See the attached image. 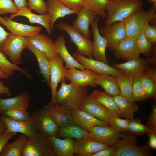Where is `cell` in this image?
Returning a JSON list of instances; mask_svg holds the SVG:
<instances>
[{
	"label": "cell",
	"mask_w": 156,
	"mask_h": 156,
	"mask_svg": "<svg viewBox=\"0 0 156 156\" xmlns=\"http://www.w3.org/2000/svg\"><path fill=\"white\" fill-rule=\"evenodd\" d=\"M23 108H16L9 109L3 111L8 117L18 121L31 120L32 118L27 111Z\"/></svg>",
	"instance_id": "obj_42"
},
{
	"label": "cell",
	"mask_w": 156,
	"mask_h": 156,
	"mask_svg": "<svg viewBox=\"0 0 156 156\" xmlns=\"http://www.w3.org/2000/svg\"><path fill=\"white\" fill-rule=\"evenodd\" d=\"M1 94H0V96H1Z\"/></svg>",
	"instance_id": "obj_62"
},
{
	"label": "cell",
	"mask_w": 156,
	"mask_h": 156,
	"mask_svg": "<svg viewBox=\"0 0 156 156\" xmlns=\"http://www.w3.org/2000/svg\"><path fill=\"white\" fill-rule=\"evenodd\" d=\"M80 109L88 113L98 119L107 122L111 125L113 115L107 109L92 99L88 94Z\"/></svg>",
	"instance_id": "obj_17"
},
{
	"label": "cell",
	"mask_w": 156,
	"mask_h": 156,
	"mask_svg": "<svg viewBox=\"0 0 156 156\" xmlns=\"http://www.w3.org/2000/svg\"><path fill=\"white\" fill-rule=\"evenodd\" d=\"M25 48L31 52L36 56L41 73L43 76L47 84L50 87V62L45 53L37 48L29 42Z\"/></svg>",
	"instance_id": "obj_32"
},
{
	"label": "cell",
	"mask_w": 156,
	"mask_h": 156,
	"mask_svg": "<svg viewBox=\"0 0 156 156\" xmlns=\"http://www.w3.org/2000/svg\"><path fill=\"white\" fill-rule=\"evenodd\" d=\"M149 140L147 142V146L150 150H155L156 149V131L152 130L146 133Z\"/></svg>",
	"instance_id": "obj_51"
},
{
	"label": "cell",
	"mask_w": 156,
	"mask_h": 156,
	"mask_svg": "<svg viewBox=\"0 0 156 156\" xmlns=\"http://www.w3.org/2000/svg\"><path fill=\"white\" fill-rule=\"evenodd\" d=\"M96 85L100 86L107 94L112 96L120 94V90L116 77L106 74H99L94 80Z\"/></svg>",
	"instance_id": "obj_30"
},
{
	"label": "cell",
	"mask_w": 156,
	"mask_h": 156,
	"mask_svg": "<svg viewBox=\"0 0 156 156\" xmlns=\"http://www.w3.org/2000/svg\"><path fill=\"white\" fill-rule=\"evenodd\" d=\"M107 41V47L113 51L120 42L125 38L126 32L123 20L112 23L99 29Z\"/></svg>",
	"instance_id": "obj_10"
},
{
	"label": "cell",
	"mask_w": 156,
	"mask_h": 156,
	"mask_svg": "<svg viewBox=\"0 0 156 156\" xmlns=\"http://www.w3.org/2000/svg\"><path fill=\"white\" fill-rule=\"evenodd\" d=\"M62 31L66 32L70 37L71 42L76 46V50L80 54L88 58H92V41L82 35L72 25L60 21L56 25Z\"/></svg>",
	"instance_id": "obj_9"
},
{
	"label": "cell",
	"mask_w": 156,
	"mask_h": 156,
	"mask_svg": "<svg viewBox=\"0 0 156 156\" xmlns=\"http://www.w3.org/2000/svg\"><path fill=\"white\" fill-rule=\"evenodd\" d=\"M89 134V132L75 124L66 127H59L58 135L78 140L88 137Z\"/></svg>",
	"instance_id": "obj_36"
},
{
	"label": "cell",
	"mask_w": 156,
	"mask_h": 156,
	"mask_svg": "<svg viewBox=\"0 0 156 156\" xmlns=\"http://www.w3.org/2000/svg\"><path fill=\"white\" fill-rule=\"evenodd\" d=\"M14 3L18 10L28 8L27 0H14Z\"/></svg>",
	"instance_id": "obj_54"
},
{
	"label": "cell",
	"mask_w": 156,
	"mask_h": 156,
	"mask_svg": "<svg viewBox=\"0 0 156 156\" xmlns=\"http://www.w3.org/2000/svg\"><path fill=\"white\" fill-rule=\"evenodd\" d=\"M156 11V8L153 6L147 10L141 8L124 19L126 37L136 39L149 24Z\"/></svg>",
	"instance_id": "obj_3"
},
{
	"label": "cell",
	"mask_w": 156,
	"mask_h": 156,
	"mask_svg": "<svg viewBox=\"0 0 156 156\" xmlns=\"http://www.w3.org/2000/svg\"><path fill=\"white\" fill-rule=\"evenodd\" d=\"M18 10L12 0H0V16L7 13H15Z\"/></svg>",
	"instance_id": "obj_46"
},
{
	"label": "cell",
	"mask_w": 156,
	"mask_h": 156,
	"mask_svg": "<svg viewBox=\"0 0 156 156\" xmlns=\"http://www.w3.org/2000/svg\"><path fill=\"white\" fill-rule=\"evenodd\" d=\"M18 16H23L27 18L29 22L31 24L36 23L42 25L45 28L49 34H51L52 30L50 26V18L47 14H35L31 12V10L28 8H26L18 10L16 13L12 14L9 18L12 20Z\"/></svg>",
	"instance_id": "obj_27"
},
{
	"label": "cell",
	"mask_w": 156,
	"mask_h": 156,
	"mask_svg": "<svg viewBox=\"0 0 156 156\" xmlns=\"http://www.w3.org/2000/svg\"><path fill=\"white\" fill-rule=\"evenodd\" d=\"M144 75L156 81V67L153 65L149 66L146 70Z\"/></svg>",
	"instance_id": "obj_53"
},
{
	"label": "cell",
	"mask_w": 156,
	"mask_h": 156,
	"mask_svg": "<svg viewBox=\"0 0 156 156\" xmlns=\"http://www.w3.org/2000/svg\"><path fill=\"white\" fill-rule=\"evenodd\" d=\"M56 95L57 104L70 110L80 109L88 94V86H78L71 83L61 82Z\"/></svg>",
	"instance_id": "obj_1"
},
{
	"label": "cell",
	"mask_w": 156,
	"mask_h": 156,
	"mask_svg": "<svg viewBox=\"0 0 156 156\" xmlns=\"http://www.w3.org/2000/svg\"><path fill=\"white\" fill-rule=\"evenodd\" d=\"M139 79L141 86L147 98L155 100L156 81L144 75L140 77Z\"/></svg>",
	"instance_id": "obj_40"
},
{
	"label": "cell",
	"mask_w": 156,
	"mask_h": 156,
	"mask_svg": "<svg viewBox=\"0 0 156 156\" xmlns=\"http://www.w3.org/2000/svg\"><path fill=\"white\" fill-rule=\"evenodd\" d=\"M10 34V32L6 31L0 25V48L4 40Z\"/></svg>",
	"instance_id": "obj_55"
},
{
	"label": "cell",
	"mask_w": 156,
	"mask_h": 156,
	"mask_svg": "<svg viewBox=\"0 0 156 156\" xmlns=\"http://www.w3.org/2000/svg\"><path fill=\"white\" fill-rule=\"evenodd\" d=\"M151 113L148 118L146 124L151 129L156 131V104L154 102L152 104Z\"/></svg>",
	"instance_id": "obj_48"
},
{
	"label": "cell",
	"mask_w": 156,
	"mask_h": 156,
	"mask_svg": "<svg viewBox=\"0 0 156 156\" xmlns=\"http://www.w3.org/2000/svg\"><path fill=\"white\" fill-rule=\"evenodd\" d=\"M59 127H64L75 124L71 110L57 104L45 106Z\"/></svg>",
	"instance_id": "obj_25"
},
{
	"label": "cell",
	"mask_w": 156,
	"mask_h": 156,
	"mask_svg": "<svg viewBox=\"0 0 156 156\" xmlns=\"http://www.w3.org/2000/svg\"><path fill=\"white\" fill-rule=\"evenodd\" d=\"M70 9L77 13L85 7L83 0H58Z\"/></svg>",
	"instance_id": "obj_47"
},
{
	"label": "cell",
	"mask_w": 156,
	"mask_h": 156,
	"mask_svg": "<svg viewBox=\"0 0 156 156\" xmlns=\"http://www.w3.org/2000/svg\"><path fill=\"white\" fill-rule=\"evenodd\" d=\"M85 7L103 18L106 16L107 0H83Z\"/></svg>",
	"instance_id": "obj_37"
},
{
	"label": "cell",
	"mask_w": 156,
	"mask_h": 156,
	"mask_svg": "<svg viewBox=\"0 0 156 156\" xmlns=\"http://www.w3.org/2000/svg\"><path fill=\"white\" fill-rule=\"evenodd\" d=\"M120 118L113 115L112 122L111 126L120 132H127L130 119L127 118L123 119Z\"/></svg>",
	"instance_id": "obj_45"
},
{
	"label": "cell",
	"mask_w": 156,
	"mask_h": 156,
	"mask_svg": "<svg viewBox=\"0 0 156 156\" xmlns=\"http://www.w3.org/2000/svg\"><path fill=\"white\" fill-rule=\"evenodd\" d=\"M17 133L6 131L0 134V154L8 141Z\"/></svg>",
	"instance_id": "obj_50"
},
{
	"label": "cell",
	"mask_w": 156,
	"mask_h": 156,
	"mask_svg": "<svg viewBox=\"0 0 156 156\" xmlns=\"http://www.w3.org/2000/svg\"><path fill=\"white\" fill-rule=\"evenodd\" d=\"M31 116L38 132L47 137L57 136L59 127L45 106L32 112Z\"/></svg>",
	"instance_id": "obj_7"
},
{
	"label": "cell",
	"mask_w": 156,
	"mask_h": 156,
	"mask_svg": "<svg viewBox=\"0 0 156 156\" xmlns=\"http://www.w3.org/2000/svg\"><path fill=\"white\" fill-rule=\"evenodd\" d=\"M47 15L50 20V26L52 30L54 25L59 18L77 12L68 8L58 0H47Z\"/></svg>",
	"instance_id": "obj_24"
},
{
	"label": "cell",
	"mask_w": 156,
	"mask_h": 156,
	"mask_svg": "<svg viewBox=\"0 0 156 156\" xmlns=\"http://www.w3.org/2000/svg\"><path fill=\"white\" fill-rule=\"evenodd\" d=\"M7 128L4 122L0 119V134L5 132Z\"/></svg>",
	"instance_id": "obj_57"
},
{
	"label": "cell",
	"mask_w": 156,
	"mask_h": 156,
	"mask_svg": "<svg viewBox=\"0 0 156 156\" xmlns=\"http://www.w3.org/2000/svg\"><path fill=\"white\" fill-rule=\"evenodd\" d=\"M71 112L74 123L88 132L96 126H111L109 123L98 119L80 109Z\"/></svg>",
	"instance_id": "obj_20"
},
{
	"label": "cell",
	"mask_w": 156,
	"mask_h": 156,
	"mask_svg": "<svg viewBox=\"0 0 156 156\" xmlns=\"http://www.w3.org/2000/svg\"><path fill=\"white\" fill-rule=\"evenodd\" d=\"M132 96L133 102L144 101L148 98L141 86L139 78L134 77L132 91Z\"/></svg>",
	"instance_id": "obj_43"
},
{
	"label": "cell",
	"mask_w": 156,
	"mask_h": 156,
	"mask_svg": "<svg viewBox=\"0 0 156 156\" xmlns=\"http://www.w3.org/2000/svg\"><path fill=\"white\" fill-rule=\"evenodd\" d=\"M156 50L150 57L140 58L127 61L118 64H113L112 66L122 71L124 73L131 75L134 77L140 78L144 75L148 68L156 64Z\"/></svg>",
	"instance_id": "obj_8"
},
{
	"label": "cell",
	"mask_w": 156,
	"mask_h": 156,
	"mask_svg": "<svg viewBox=\"0 0 156 156\" xmlns=\"http://www.w3.org/2000/svg\"><path fill=\"white\" fill-rule=\"evenodd\" d=\"M143 4L142 0H107L105 25L123 20Z\"/></svg>",
	"instance_id": "obj_2"
},
{
	"label": "cell",
	"mask_w": 156,
	"mask_h": 156,
	"mask_svg": "<svg viewBox=\"0 0 156 156\" xmlns=\"http://www.w3.org/2000/svg\"><path fill=\"white\" fill-rule=\"evenodd\" d=\"M109 147L88 137L74 141L73 151L76 156H92L96 152Z\"/></svg>",
	"instance_id": "obj_15"
},
{
	"label": "cell",
	"mask_w": 156,
	"mask_h": 156,
	"mask_svg": "<svg viewBox=\"0 0 156 156\" xmlns=\"http://www.w3.org/2000/svg\"><path fill=\"white\" fill-rule=\"evenodd\" d=\"M125 135L111 126H96L89 132L88 137L109 147L113 146Z\"/></svg>",
	"instance_id": "obj_13"
},
{
	"label": "cell",
	"mask_w": 156,
	"mask_h": 156,
	"mask_svg": "<svg viewBox=\"0 0 156 156\" xmlns=\"http://www.w3.org/2000/svg\"><path fill=\"white\" fill-rule=\"evenodd\" d=\"M2 111L0 107V112Z\"/></svg>",
	"instance_id": "obj_61"
},
{
	"label": "cell",
	"mask_w": 156,
	"mask_h": 156,
	"mask_svg": "<svg viewBox=\"0 0 156 156\" xmlns=\"http://www.w3.org/2000/svg\"><path fill=\"white\" fill-rule=\"evenodd\" d=\"M151 129L141 122L139 118L130 119L127 133L137 136L146 133Z\"/></svg>",
	"instance_id": "obj_39"
},
{
	"label": "cell",
	"mask_w": 156,
	"mask_h": 156,
	"mask_svg": "<svg viewBox=\"0 0 156 156\" xmlns=\"http://www.w3.org/2000/svg\"><path fill=\"white\" fill-rule=\"evenodd\" d=\"M28 138L22 134L15 141L6 144L0 156H21L22 149Z\"/></svg>",
	"instance_id": "obj_35"
},
{
	"label": "cell",
	"mask_w": 156,
	"mask_h": 156,
	"mask_svg": "<svg viewBox=\"0 0 156 156\" xmlns=\"http://www.w3.org/2000/svg\"><path fill=\"white\" fill-rule=\"evenodd\" d=\"M28 8L40 14H47V3L44 0H28Z\"/></svg>",
	"instance_id": "obj_44"
},
{
	"label": "cell",
	"mask_w": 156,
	"mask_h": 156,
	"mask_svg": "<svg viewBox=\"0 0 156 156\" xmlns=\"http://www.w3.org/2000/svg\"><path fill=\"white\" fill-rule=\"evenodd\" d=\"M148 1L153 4V6L156 8V0H147Z\"/></svg>",
	"instance_id": "obj_60"
},
{
	"label": "cell",
	"mask_w": 156,
	"mask_h": 156,
	"mask_svg": "<svg viewBox=\"0 0 156 156\" xmlns=\"http://www.w3.org/2000/svg\"><path fill=\"white\" fill-rule=\"evenodd\" d=\"M28 38L31 43L45 53L49 62L59 56L55 42L47 35L39 33Z\"/></svg>",
	"instance_id": "obj_18"
},
{
	"label": "cell",
	"mask_w": 156,
	"mask_h": 156,
	"mask_svg": "<svg viewBox=\"0 0 156 156\" xmlns=\"http://www.w3.org/2000/svg\"><path fill=\"white\" fill-rule=\"evenodd\" d=\"M0 23L5 26L11 34L29 37L39 33L42 27L19 23L6 16H0Z\"/></svg>",
	"instance_id": "obj_19"
},
{
	"label": "cell",
	"mask_w": 156,
	"mask_h": 156,
	"mask_svg": "<svg viewBox=\"0 0 156 156\" xmlns=\"http://www.w3.org/2000/svg\"><path fill=\"white\" fill-rule=\"evenodd\" d=\"M5 94L8 96L11 95V92L8 87L5 86L0 81V94Z\"/></svg>",
	"instance_id": "obj_56"
},
{
	"label": "cell",
	"mask_w": 156,
	"mask_h": 156,
	"mask_svg": "<svg viewBox=\"0 0 156 156\" xmlns=\"http://www.w3.org/2000/svg\"><path fill=\"white\" fill-rule=\"evenodd\" d=\"M21 156H55L48 137L38 132L28 138Z\"/></svg>",
	"instance_id": "obj_5"
},
{
	"label": "cell",
	"mask_w": 156,
	"mask_h": 156,
	"mask_svg": "<svg viewBox=\"0 0 156 156\" xmlns=\"http://www.w3.org/2000/svg\"><path fill=\"white\" fill-rule=\"evenodd\" d=\"M89 95L92 99L102 105L113 115L122 117L113 96L98 90H94Z\"/></svg>",
	"instance_id": "obj_29"
},
{
	"label": "cell",
	"mask_w": 156,
	"mask_h": 156,
	"mask_svg": "<svg viewBox=\"0 0 156 156\" xmlns=\"http://www.w3.org/2000/svg\"><path fill=\"white\" fill-rule=\"evenodd\" d=\"M55 156H74V141L73 138L65 137L63 139L57 136L48 137Z\"/></svg>",
	"instance_id": "obj_26"
},
{
	"label": "cell",
	"mask_w": 156,
	"mask_h": 156,
	"mask_svg": "<svg viewBox=\"0 0 156 156\" xmlns=\"http://www.w3.org/2000/svg\"><path fill=\"white\" fill-rule=\"evenodd\" d=\"M50 62V86L52 97L49 104H57L56 95L58 83L62 81H65L68 69L64 65V62L58 56Z\"/></svg>",
	"instance_id": "obj_12"
},
{
	"label": "cell",
	"mask_w": 156,
	"mask_h": 156,
	"mask_svg": "<svg viewBox=\"0 0 156 156\" xmlns=\"http://www.w3.org/2000/svg\"><path fill=\"white\" fill-rule=\"evenodd\" d=\"M28 37L10 34L3 43L0 50L17 65L21 63V55L23 49L29 42Z\"/></svg>",
	"instance_id": "obj_6"
},
{
	"label": "cell",
	"mask_w": 156,
	"mask_h": 156,
	"mask_svg": "<svg viewBox=\"0 0 156 156\" xmlns=\"http://www.w3.org/2000/svg\"><path fill=\"white\" fill-rule=\"evenodd\" d=\"M136 41L140 53L151 57L153 52L152 44L145 36L144 31L138 36Z\"/></svg>",
	"instance_id": "obj_41"
},
{
	"label": "cell",
	"mask_w": 156,
	"mask_h": 156,
	"mask_svg": "<svg viewBox=\"0 0 156 156\" xmlns=\"http://www.w3.org/2000/svg\"><path fill=\"white\" fill-rule=\"evenodd\" d=\"M144 33L146 37L152 44L156 42V26L149 24L145 27Z\"/></svg>",
	"instance_id": "obj_49"
},
{
	"label": "cell",
	"mask_w": 156,
	"mask_h": 156,
	"mask_svg": "<svg viewBox=\"0 0 156 156\" xmlns=\"http://www.w3.org/2000/svg\"><path fill=\"white\" fill-rule=\"evenodd\" d=\"M1 119L6 125V131L20 133L28 138L31 137L38 132L32 119L31 120L18 121L8 117L2 116Z\"/></svg>",
	"instance_id": "obj_23"
},
{
	"label": "cell",
	"mask_w": 156,
	"mask_h": 156,
	"mask_svg": "<svg viewBox=\"0 0 156 156\" xmlns=\"http://www.w3.org/2000/svg\"><path fill=\"white\" fill-rule=\"evenodd\" d=\"M98 20V18L97 17L91 24L93 36V40L92 41V55L96 60L109 64L105 53L107 41L99 31Z\"/></svg>",
	"instance_id": "obj_16"
},
{
	"label": "cell",
	"mask_w": 156,
	"mask_h": 156,
	"mask_svg": "<svg viewBox=\"0 0 156 156\" xmlns=\"http://www.w3.org/2000/svg\"><path fill=\"white\" fill-rule=\"evenodd\" d=\"M114 98L122 117L129 119L133 118L135 113L139 110L140 105L128 101L120 94Z\"/></svg>",
	"instance_id": "obj_33"
},
{
	"label": "cell",
	"mask_w": 156,
	"mask_h": 156,
	"mask_svg": "<svg viewBox=\"0 0 156 156\" xmlns=\"http://www.w3.org/2000/svg\"><path fill=\"white\" fill-rule=\"evenodd\" d=\"M29 104L30 97L26 92H23L13 97L0 98V107L2 111L16 108H23L27 110L29 109Z\"/></svg>",
	"instance_id": "obj_31"
},
{
	"label": "cell",
	"mask_w": 156,
	"mask_h": 156,
	"mask_svg": "<svg viewBox=\"0 0 156 156\" xmlns=\"http://www.w3.org/2000/svg\"><path fill=\"white\" fill-rule=\"evenodd\" d=\"M73 56L85 69L89 70L98 74H106L117 77L124 74L122 71L111 66L109 64L92 58L86 57L77 51L73 54Z\"/></svg>",
	"instance_id": "obj_11"
},
{
	"label": "cell",
	"mask_w": 156,
	"mask_h": 156,
	"mask_svg": "<svg viewBox=\"0 0 156 156\" xmlns=\"http://www.w3.org/2000/svg\"><path fill=\"white\" fill-rule=\"evenodd\" d=\"M77 14V18L74 21L72 25L84 37L89 39L92 35L90 26L98 16L85 7Z\"/></svg>",
	"instance_id": "obj_22"
},
{
	"label": "cell",
	"mask_w": 156,
	"mask_h": 156,
	"mask_svg": "<svg viewBox=\"0 0 156 156\" xmlns=\"http://www.w3.org/2000/svg\"><path fill=\"white\" fill-rule=\"evenodd\" d=\"M9 76L0 68V79H6Z\"/></svg>",
	"instance_id": "obj_58"
},
{
	"label": "cell",
	"mask_w": 156,
	"mask_h": 156,
	"mask_svg": "<svg viewBox=\"0 0 156 156\" xmlns=\"http://www.w3.org/2000/svg\"><path fill=\"white\" fill-rule=\"evenodd\" d=\"M0 68L9 76L13 75L15 71H18L25 75L26 71L18 67L7 59L6 55L0 50Z\"/></svg>",
	"instance_id": "obj_38"
},
{
	"label": "cell",
	"mask_w": 156,
	"mask_h": 156,
	"mask_svg": "<svg viewBox=\"0 0 156 156\" xmlns=\"http://www.w3.org/2000/svg\"><path fill=\"white\" fill-rule=\"evenodd\" d=\"M98 75L88 69L79 70L74 68L68 69L66 79L77 85L95 88L97 85L94 83V80Z\"/></svg>",
	"instance_id": "obj_21"
},
{
	"label": "cell",
	"mask_w": 156,
	"mask_h": 156,
	"mask_svg": "<svg viewBox=\"0 0 156 156\" xmlns=\"http://www.w3.org/2000/svg\"><path fill=\"white\" fill-rule=\"evenodd\" d=\"M116 79L120 90V95L128 101L133 102L132 91L134 77L124 73L116 77Z\"/></svg>",
	"instance_id": "obj_34"
},
{
	"label": "cell",
	"mask_w": 156,
	"mask_h": 156,
	"mask_svg": "<svg viewBox=\"0 0 156 156\" xmlns=\"http://www.w3.org/2000/svg\"><path fill=\"white\" fill-rule=\"evenodd\" d=\"M115 57L128 61L140 57V53L136 39L126 37L118 44L113 51Z\"/></svg>",
	"instance_id": "obj_14"
},
{
	"label": "cell",
	"mask_w": 156,
	"mask_h": 156,
	"mask_svg": "<svg viewBox=\"0 0 156 156\" xmlns=\"http://www.w3.org/2000/svg\"><path fill=\"white\" fill-rule=\"evenodd\" d=\"M137 136L127 133L113 146L114 156H151L152 154L147 145L136 144Z\"/></svg>",
	"instance_id": "obj_4"
},
{
	"label": "cell",
	"mask_w": 156,
	"mask_h": 156,
	"mask_svg": "<svg viewBox=\"0 0 156 156\" xmlns=\"http://www.w3.org/2000/svg\"><path fill=\"white\" fill-rule=\"evenodd\" d=\"M115 153L113 146L109 147L96 152L92 156H114Z\"/></svg>",
	"instance_id": "obj_52"
},
{
	"label": "cell",
	"mask_w": 156,
	"mask_h": 156,
	"mask_svg": "<svg viewBox=\"0 0 156 156\" xmlns=\"http://www.w3.org/2000/svg\"><path fill=\"white\" fill-rule=\"evenodd\" d=\"M66 43L65 38L62 35L60 36L55 42L59 55L65 62L66 67L68 69L75 68L81 70L85 69L70 53L66 47Z\"/></svg>",
	"instance_id": "obj_28"
},
{
	"label": "cell",
	"mask_w": 156,
	"mask_h": 156,
	"mask_svg": "<svg viewBox=\"0 0 156 156\" xmlns=\"http://www.w3.org/2000/svg\"><path fill=\"white\" fill-rule=\"evenodd\" d=\"M150 23L151 25L156 26V14H155L153 17L150 20L149 23Z\"/></svg>",
	"instance_id": "obj_59"
}]
</instances>
